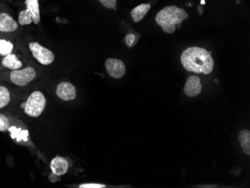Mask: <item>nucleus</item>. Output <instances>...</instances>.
Returning a JSON list of instances; mask_svg holds the SVG:
<instances>
[{
  "label": "nucleus",
  "mask_w": 250,
  "mask_h": 188,
  "mask_svg": "<svg viewBox=\"0 0 250 188\" xmlns=\"http://www.w3.org/2000/svg\"><path fill=\"white\" fill-rule=\"evenodd\" d=\"M188 18L189 15L185 9L175 5H170L163 8L157 13L155 21L166 33L172 34L175 32L177 25L181 24Z\"/></svg>",
  "instance_id": "nucleus-2"
},
{
  "label": "nucleus",
  "mask_w": 250,
  "mask_h": 188,
  "mask_svg": "<svg viewBox=\"0 0 250 188\" xmlns=\"http://www.w3.org/2000/svg\"><path fill=\"white\" fill-rule=\"evenodd\" d=\"M50 169L56 176H62L67 173L69 169V164L63 157H56L50 162Z\"/></svg>",
  "instance_id": "nucleus-9"
},
{
  "label": "nucleus",
  "mask_w": 250,
  "mask_h": 188,
  "mask_svg": "<svg viewBox=\"0 0 250 188\" xmlns=\"http://www.w3.org/2000/svg\"><path fill=\"white\" fill-rule=\"evenodd\" d=\"M105 67L108 74L114 79H120L126 73V67L123 62L117 59H107Z\"/></svg>",
  "instance_id": "nucleus-6"
},
{
  "label": "nucleus",
  "mask_w": 250,
  "mask_h": 188,
  "mask_svg": "<svg viewBox=\"0 0 250 188\" xmlns=\"http://www.w3.org/2000/svg\"><path fill=\"white\" fill-rule=\"evenodd\" d=\"M18 29V23L11 15L0 13V32L11 33Z\"/></svg>",
  "instance_id": "nucleus-10"
},
{
  "label": "nucleus",
  "mask_w": 250,
  "mask_h": 188,
  "mask_svg": "<svg viewBox=\"0 0 250 188\" xmlns=\"http://www.w3.org/2000/svg\"><path fill=\"white\" fill-rule=\"evenodd\" d=\"M11 127V122L6 116L0 114V131L5 132Z\"/></svg>",
  "instance_id": "nucleus-18"
},
{
  "label": "nucleus",
  "mask_w": 250,
  "mask_h": 188,
  "mask_svg": "<svg viewBox=\"0 0 250 188\" xmlns=\"http://www.w3.org/2000/svg\"><path fill=\"white\" fill-rule=\"evenodd\" d=\"M56 94L61 100L70 102L77 97V88L71 83L63 81L56 86Z\"/></svg>",
  "instance_id": "nucleus-7"
},
{
  "label": "nucleus",
  "mask_w": 250,
  "mask_h": 188,
  "mask_svg": "<svg viewBox=\"0 0 250 188\" xmlns=\"http://www.w3.org/2000/svg\"><path fill=\"white\" fill-rule=\"evenodd\" d=\"M47 105V99L41 91H34L25 102L24 113L29 117L38 118L43 113Z\"/></svg>",
  "instance_id": "nucleus-3"
},
{
  "label": "nucleus",
  "mask_w": 250,
  "mask_h": 188,
  "mask_svg": "<svg viewBox=\"0 0 250 188\" xmlns=\"http://www.w3.org/2000/svg\"><path fill=\"white\" fill-rule=\"evenodd\" d=\"M239 140L241 145L246 154H250V132L248 130H243L240 132Z\"/></svg>",
  "instance_id": "nucleus-14"
},
{
  "label": "nucleus",
  "mask_w": 250,
  "mask_h": 188,
  "mask_svg": "<svg viewBox=\"0 0 250 188\" xmlns=\"http://www.w3.org/2000/svg\"><path fill=\"white\" fill-rule=\"evenodd\" d=\"M202 85L200 79L196 76H191L185 84V94L189 97H196L202 92Z\"/></svg>",
  "instance_id": "nucleus-8"
},
{
  "label": "nucleus",
  "mask_w": 250,
  "mask_h": 188,
  "mask_svg": "<svg viewBox=\"0 0 250 188\" xmlns=\"http://www.w3.org/2000/svg\"><path fill=\"white\" fill-rule=\"evenodd\" d=\"M26 9L29 11L32 17V22L35 24H39L41 22L40 7L39 0H26L25 1Z\"/></svg>",
  "instance_id": "nucleus-11"
},
{
  "label": "nucleus",
  "mask_w": 250,
  "mask_h": 188,
  "mask_svg": "<svg viewBox=\"0 0 250 188\" xmlns=\"http://www.w3.org/2000/svg\"><path fill=\"white\" fill-rule=\"evenodd\" d=\"M125 42H126V44H127L128 47H133L136 42V36L133 34H128L126 36V38H125Z\"/></svg>",
  "instance_id": "nucleus-20"
},
{
  "label": "nucleus",
  "mask_w": 250,
  "mask_h": 188,
  "mask_svg": "<svg viewBox=\"0 0 250 188\" xmlns=\"http://www.w3.org/2000/svg\"><path fill=\"white\" fill-rule=\"evenodd\" d=\"M18 23L21 26H26V25H30L32 22V17L29 11L27 9L23 10L20 12L19 16H18Z\"/></svg>",
  "instance_id": "nucleus-17"
},
{
  "label": "nucleus",
  "mask_w": 250,
  "mask_h": 188,
  "mask_svg": "<svg viewBox=\"0 0 250 188\" xmlns=\"http://www.w3.org/2000/svg\"><path fill=\"white\" fill-rule=\"evenodd\" d=\"M106 8H115L117 4V0H98Z\"/></svg>",
  "instance_id": "nucleus-19"
},
{
  "label": "nucleus",
  "mask_w": 250,
  "mask_h": 188,
  "mask_svg": "<svg viewBox=\"0 0 250 188\" xmlns=\"http://www.w3.org/2000/svg\"><path fill=\"white\" fill-rule=\"evenodd\" d=\"M29 48L32 57L40 64L50 65L54 62V53L47 47L42 46L39 42H31L29 44Z\"/></svg>",
  "instance_id": "nucleus-4"
},
{
  "label": "nucleus",
  "mask_w": 250,
  "mask_h": 188,
  "mask_svg": "<svg viewBox=\"0 0 250 188\" xmlns=\"http://www.w3.org/2000/svg\"><path fill=\"white\" fill-rule=\"evenodd\" d=\"M11 93L5 86L0 85V109H3L10 103Z\"/></svg>",
  "instance_id": "nucleus-15"
},
{
  "label": "nucleus",
  "mask_w": 250,
  "mask_h": 188,
  "mask_svg": "<svg viewBox=\"0 0 250 188\" xmlns=\"http://www.w3.org/2000/svg\"><path fill=\"white\" fill-rule=\"evenodd\" d=\"M80 188H106V185L97 183L83 184L79 186Z\"/></svg>",
  "instance_id": "nucleus-21"
},
{
  "label": "nucleus",
  "mask_w": 250,
  "mask_h": 188,
  "mask_svg": "<svg viewBox=\"0 0 250 188\" xmlns=\"http://www.w3.org/2000/svg\"><path fill=\"white\" fill-rule=\"evenodd\" d=\"M36 71L32 67H26L22 69L14 70L10 74V79L18 86H26L36 77Z\"/></svg>",
  "instance_id": "nucleus-5"
},
{
  "label": "nucleus",
  "mask_w": 250,
  "mask_h": 188,
  "mask_svg": "<svg viewBox=\"0 0 250 188\" xmlns=\"http://www.w3.org/2000/svg\"><path fill=\"white\" fill-rule=\"evenodd\" d=\"M181 61L187 71L196 74H210L214 66L210 53L198 47L186 49L181 55Z\"/></svg>",
  "instance_id": "nucleus-1"
},
{
  "label": "nucleus",
  "mask_w": 250,
  "mask_h": 188,
  "mask_svg": "<svg viewBox=\"0 0 250 188\" xmlns=\"http://www.w3.org/2000/svg\"><path fill=\"white\" fill-rule=\"evenodd\" d=\"M14 50V44L9 41L0 39V56L5 57L7 55L12 53Z\"/></svg>",
  "instance_id": "nucleus-16"
},
{
  "label": "nucleus",
  "mask_w": 250,
  "mask_h": 188,
  "mask_svg": "<svg viewBox=\"0 0 250 188\" xmlns=\"http://www.w3.org/2000/svg\"><path fill=\"white\" fill-rule=\"evenodd\" d=\"M150 9H151V5L150 4L143 3L141 4V5H137L130 12L132 19H133L135 23H139L147 15V12H149Z\"/></svg>",
  "instance_id": "nucleus-13"
},
{
  "label": "nucleus",
  "mask_w": 250,
  "mask_h": 188,
  "mask_svg": "<svg viewBox=\"0 0 250 188\" xmlns=\"http://www.w3.org/2000/svg\"><path fill=\"white\" fill-rule=\"evenodd\" d=\"M2 64L5 68L12 71L21 69L22 67V62L18 58L16 55L12 53L4 57L2 60Z\"/></svg>",
  "instance_id": "nucleus-12"
}]
</instances>
